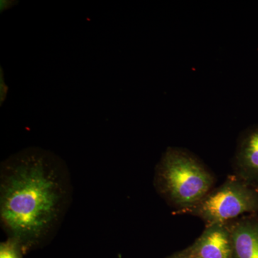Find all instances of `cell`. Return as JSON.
Wrapping results in <instances>:
<instances>
[{
  "instance_id": "8",
  "label": "cell",
  "mask_w": 258,
  "mask_h": 258,
  "mask_svg": "<svg viewBox=\"0 0 258 258\" xmlns=\"http://www.w3.org/2000/svg\"><path fill=\"white\" fill-rule=\"evenodd\" d=\"M8 91H9V88L5 83L4 71L3 67H0V106H3L6 100Z\"/></svg>"
},
{
  "instance_id": "6",
  "label": "cell",
  "mask_w": 258,
  "mask_h": 258,
  "mask_svg": "<svg viewBox=\"0 0 258 258\" xmlns=\"http://www.w3.org/2000/svg\"><path fill=\"white\" fill-rule=\"evenodd\" d=\"M233 258H258V215H249L229 222Z\"/></svg>"
},
{
  "instance_id": "9",
  "label": "cell",
  "mask_w": 258,
  "mask_h": 258,
  "mask_svg": "<svg viewBox=\"0 0 258 258\" xmlns=\"http://www.w3.org/2000/svg\"><path fill=\"white\" fill-rule=\"evenodd\" d=\"M18 1L15 0H1L0 2V12L3 13L5 10L11 9L18 4Z\"/></svg>"
},
{
  "instance_id": "1",
  "label": "cell",
  "mask_w": 258,
  "mask_h": 258,
  "mask_svg": "<svg viewBox=\"0 0 258 258\" xmlns=\"http://www.w3.org/2000/svg\"><path fill=\"white\" fill-rule=\"evenodd\" d=\"M69 199L66 166L53 153L30 147L2 164V226L8 237L21 242L25 254L50 238L64 216Z\"/></svg>"
},
{
  "instance_id": "7",
  "label": "cell",
  "mask_w": 258,
  "mask_h": 258,
  "mask_svg": "<svg viewBox=\"0 0 258 258\" xmlns=\"http://www.w3.org/2000/svg\"><path fill=\"white\" fill-rule=\"evenodd\" d=\"M23 245L15 238L10 237L0 243V258H24Z\"/></svg>"
},
{
  "instance_id": "2",
  "label": "cell",
  "mask_w": 258,
  "mask_h": 258,
  "mask_svg": "<svg viewBox=\"0 0 258 258\" xmlns=\"http://www.w3.org/2000/svg\"><path fill=\"white\" fill-rule=\"evenodd\" d=\"M215 178L192 154L169 147L157 164L154 184L177 211L193 206L212 190Z\"/></svg>"
},
{
  "instance_id": "5",
  "label": "cell",
  "mask_w": 258,
  "mask_h": 258,
  "mask_svg": "<svg viewBox=\"0 0 258 258\" xmlns=\"http://www.w3.org/2000/svg\"><path fill=\"white\" fill-rule=\"evenodd\" d=\"M234 164L237 177L258 189V125L247 129L242 134Z\"/></svg>"
},
{
  "instance_id": "3",
  "label": "cell",
  "mask_w": 258,
  "mask_h": 258,
  "mask_svg": "<svg viewBox=\"0 0 258 258\" xmlns=\"http://www.w3.org/2000/svg\"><path fill=\"white\" fill-rule=\"evenodd\" d=\"M258 212V189L237 176H230L189 208L175 212L198 217L206 222L227 223L244 215Z\"/></svg>"
},
{
  "instance_id": "10",
  "label": "cell",
  "mask_w": 258,
  "mask_h": 258,
  "mask_svg": "<svg viewBox=\"0 0 258 258\" xmlns=\"http://www.w3.org/2000/svg\"><path fill=\"white\" fill-rule=\"evenodd\" d=\"M168 258H187V253H186V249H184V250L180 251L179 252L172 254Z\"/></svg>"
},
{
  "instance_id": "4",
  "label": "cell",
  "mask_w": 258,
  "mask_h": 258,
  "mask_svg": "<svg viewBox=\"0 0 258 258\" xmlns=\"http://www.w3.org/2000/svg\"><path fill=\"white\" fill-rule=\"evenodd\" d=\"M186 250L187 258H233L230 224L206 225L203 234Z\"/></svg>"
}]
</instances>
